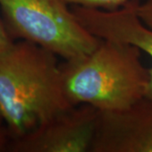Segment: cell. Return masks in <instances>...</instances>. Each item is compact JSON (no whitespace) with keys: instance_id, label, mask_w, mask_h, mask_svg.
<instances>
[{"instance_id":"6da1fadb","label":"cell","mask_w":152,"mask_h":152,"mask_svg":"<svg viewBox=\"0 0 152 152\" xmlns=\"http://www.w3.org/2000/svg\"><path fill=\"white\" fill-rule=\"evenodd\" d=\"M57 57L23 40L0 53V113L10 140L74 107L64 92Z\"/></svg>"},{"instance_id":"7a4b0ae2","label":"cell","mask_w":152,"mask_h":152,"mask_svg":"<svg viewBox=\"0 0 152 152\" xmlns=\"http://www.w3.org/2000/svg\"><path fill=\"white\" fill-rule=\"evenodd\" d=\"M140 49L102 39L90 53L60 64L64 92L73 106L88 104L102 112L129 108L146 96L151 74Z\"/></svg>"},{"instance_id":"3957f363","label":"cell","mask_w":152,"mask_h":152,"mask_svg":"<svg viewBox=\"0 0 152 152\" xmlns=\"http://www.w3.org/2000/svg\"><path fill=\"white\" fill-rule=\"evenodd\" d=\"M69 5L64 0H0L14 41L31 42L64 60L90 53L102 40L82 26Z\"/></svg>"},{"instance_id":"277c9868","label":"cell","mask_w":152,"mask_h":152,"mask_svg":"<svg viewBox=\"0 0 152 152\" xmlns=\"http://www.w3.org/2000/svg\"><path fill=\"white\" fill-rule=\"evenodd\" d=\"M100 111L88 104L74 106L36 129L10 140L11 152H91Z\"/></svg>"},{"instance_id":"5b68a950","label":"cell","mask_w":152,"mask_h":152,"mask_svg":"<svg viewBox=\"0 0 152 152\" xmlns=\"http://www.w3.org/2000/svg\"><path fill=\"white\" fill-rule=\"evenodd\" d=\"M91 152H152V99L99 113Z\"/></svg>"},{"instance_id":"8992f818","label":"cell","mask_w":152,"mask_h":152,"mask_svg":"<svg viewBox=\"0 0 152 152\" xmlns=\"http://www.w3.org/2000/svg\"><path fill=\"white\" fill-rule=\"evenodd\" d=\"M140 0H129L116 10H103L73 5L77 20L89 32L100 39L131 44L145 52L152 59V28L145 25L138 15ZM147 97L152 99V67Z\"/></svg>"},{"instance_id":"52a82bcc","label":"cell","mask_w":152,"mask_h":152,"mask_svg":"<svg viewBox=\"0 0 152 152\" xmlns=\"http://www.w3.org/2000/svg\"><path fill=\"white\" fill-rule=\"evenodd\" d=\"M68 4L103 10H116L126 4L129 0H64Z\"/></svg>"},{"instance_id":"ba28073f","label":"cell","mask_w":152,"mask_h":152,"mask_svg":"<svg viewBox=\"0 0 152 152\" xmlns=\"http://www.w3.org/2000/svg\"><path fill=\"white\" fill-rule=\"evenodd\" d=\"M138 15L145 25L152 28V0L140 2L138 7Z\"/></svg>"},{"instance_id":"9c48e42d","label":"cell","mask_w":152,"mask_h":152,"mask_svg":"<svg viewBox=\"0 0 152 152\" xmlns=\"http://www.w3.org/2000/svg\"><path fill=\"white\" fill-rule=\"evenodd\" d=\"M14 42L6 29L3 19L0 18V53L9 48Z\"/></svg>"},{"instance_id":"30bf717a","label":"cell","mask_w":152,"mask_h":152,"mask_svg":"<svg viewBox=\"0 0 152 152\" xmlns=\"http://www.w3.org/2000/svg\"><path fill=\"white\" fill-rule=\"evenodd\" d=\"M10 141V136L6 127L0 126V152L7 151Z\"/></svg>"},{"instance_id":"8fae6325","label":"cell","mask_w":152,"mask_h":152,"mask_svg":"<svg viewBox=\"0 0 152 152\" xmlns=\"http://www.w3.org/2000/svg\"><path fill=\"white\" fill-rule=\"evenodd\" d=\"M3 123H4V119H3L2 115H1V113H0V126H1V125H3Z\"/></svg>"}]
</instances>
